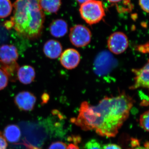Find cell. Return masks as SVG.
I'll list each match as a JSON object with an SVG mask.
<instances>
[{
	"mask_svg": "<svg viewBox=\"0 0 149 149\" xmlns=\"http://www.w3.org/2000/svg\"><path fill=\"white\" fill-rule=\"evenodd\" d=\"M128 37L122 32H115L110 35L108 39L109 49L115 54H120L124 52L128 48Z\"/></svg>",
	"mask_w": 149,
	"mask_h": 149,
	"instance_id": "cell-6",
	"label": "cell"
},
{
	"mask_svg": "<svg viewBox=\"0 0 149 149\" xmlns=\"http://www.w3.org/2000/svg\"><path fill=\"white\" fill-rule=\"evenodd\" d=\"M67 149H79L78 146L73 144H70L67 147Z\"/></svg>",
	"mask_w": 149,
	"mask_h": 149,
	"instance_id": "cell-24",
	"label": "cell"
},
{
	"mask_svg": "<svg viewBox=\"0 0 149 149\" xmlns=\"http://www.w3.org/2000/svg\"><path fill=\"white\" fill-rule=\"evenodd\" d=\"M48 149H67V146L63 142L57 141L51 144Z\"/></svg>",
	"mask_w": 149,
	"mask_h": 149,
	"instance_id": "cell-20",
	"label": "cell"
},
{
	"mask_svg": "<svg viewBox=\"0 0 149 149\" xmlns=\"http://www.w3.org/2000/svg\"><path fill=\"white\" fill-rule=\"evenodd\" d=\"M36 73L35 69L30 65L19 67L17 70V78L20 83L25 85L30 84L35 80Z\"/></svg>",
	"mask_w": 149,
	"mask_h": 149,
	"instance_id": "cell-12",
	"label": "cell"
},
{
	"mask_svg": "<svg viewBox=\"0 0 149 149\" xmlns=\"http://www.w3.org/2000/svg\"><path fill=\"white\" fill-rule=\"evenodd\" d=\"M139 3L143 10L149 13V0H139Z\"/></svg>",
	"mask_w": 149,
	"mask_h": 149,
	"instance_id": "cell-21",
	"label": "cell"
},
{
	"mask_svg": "<svg viewBox=\"0 0 149 149\" xmlns=\"http://www.w3.org/2000/svg\"><path fill=\"white\" fill-rule=\"evenodd\" d=\"M51 35L56 38H60L66 35L68 31V25L62 19H56L51 22L49 26Z\"/></svg>",
	"mask_w": 149,
	"mask_h": 149,
	"instance_id": "cell-13",
	"label": "cell"
},
{
	"mask_svg": "<svg viewBox=\"0 0 149 149\" xmlns=\"http://www.w3.org/2000/svg\"><path fill=\"white\" fill-rule=\"evenodd\" d=\"M116 65V61L111 54L104 51L99 54L94 62V70L100 75L106 74Z\"/></svg>",
	"mask_w": 149,
	"mask_h": 149,
	"instance_id": "cell-5",
	"label": "cell"
},
{
	"mask_svg": "<svg viewBox=\"0 0 149 149\" xmlns=\"http://www.w3.org/2000/svg\"><path fill=\"white\" fill-rule=\"evenodd\" d=\"M17 49L13 45H5L0 47L1 65H8L17 62L18 58Z\"/></svg>",
	"mask_w": 149,
	"mask_h": 149,
	"instance_id": "cell-10",
	"label": "cell"
},
{
	"mask_svg": "<svg viewBox=\"0 0 149 149\" xmlns=\"http://www.w3.org/2000/svg\"><path fill=\"white\" fill-rule=\"evenodd\" d=\"M103 149H121L119 146L113 144H108L104 145Z\"/></svg>",
	"mask_w": 149,
	"mask_h": 149,
	"instance_id": "cell-23",
	"label": "cell"
},
{
	"mask_svg": "<svg viewBox=\"0 0 149 149\" xmlns=\"http://www.w3.org/2000/svg\"><path fill=\"white\" fill-rule=\"evenodd\" d=\"M80 55L79 52L72 48L67 49L62 53L60 61L63 67L68 70L74 69L80 63Z\"/></svg>",
	"mask_w": 149,
	"mask_h": 149,
	"instance_id": "cell-8",
	"label": "cell"
},
{
	"mask_svg": "<svg viewBox=\"0 0 149 149\" xmlns=\"http://www.w3.org/2000/svg\"><path fill=\"white\" fill-rule=\"evenodd\" d=\"M69 38L73 45L77 47H83L91 42L92 33L88 27L77 24L70 29Z\"/></svg>",
	"mask_w": 149,
	"mask_h": 149,
	"instance_id": "cell-4",
	"label": "cell"
},
{
	"mask_svg": "<svg viewBox=\"0 0 149 149\" xmlns=\"http://www.w3.org/2000/svg\"><path fill=\"white\" fill-rule=\"evenodd\" d=\"M107 1H108L110 2L115 3L119 2L121 1L122 0H107Z\"/></svg>",
	"mask_w": 149,
	"mask_h": 149,
	"instance_id": "cell-26",
	"label": "cell"
},
{
	"mask_svg": "<svg viewBox=\"0 0 149 149\" xmlns=\"http://www.w3.org/2000/svg\"><path fill=\"white\" fill-rule=\"evenodd\" d=\"M79 11L81 17L90 25L98 23L105 15L102 3L98 0H91L82 4Z\"/></svg>",
	"mask_w": 149,
	"mask_h": 149,
	"instance_id": "cell-3",
	"label": "cell"
},
{
	"mask_svg": "<svg viewBox=\"0 0 149 149\" xmlns=\"http://www.w3.org/2000/svg\"><path fill=\"white\" fill-rule=\"evenodd\" d=\"M140 125L144 130L149 132V110L141 115L140 118Z\"/></svg>",
	"mask_w": 149,
	"mask_h": 149,
	"instance_id": "cell-17",
	"label": "cell"
},
{
	"mask_svg": "<svg viewBox=\"0 0 149 149\" xmlns=\"http://www.w3.org/2000/svg\"><path fill=\"white\" fill-rule=\"evenodd\" d=\"M62 50V46L61 43L54 40H48L43 47L44 54L51 59L58 58L61 55Z\"/></svg>",
	"mask_w": 149,
	"mask_h": 149,
	"instance_id": "cell-11",
	"label": "cell"
},
{
	"mask_svg": "<svg viewBox=\"0 0 149 149\" xmlns=\"http://www.w3.org/2000/svg\"><path fill=\"white\" fill-rule=\"evenodd\" d=\"M147 149L146 148H144L143 147H137V148H135L134 149Z\"/></svg>",
	"mask_w": 149,
	"mask_h": 149,
	"instance_id": "cell-27",
	"label": "cell"
},
{
	"mask_svg": "<svg viewBox=\"0 0 149 149\" xmlns=\"http://www.w3.org/2000/svg\"><path fill=\"white\" fill-rule=\"evenodd\" d=\"M85 149H103V148L97 140L92 139L85 144Z\"/></svg>",
	"mask_w": 149,
	"mask_h": 149,
	"instance_id": "cell-19",
	"label": "cell"
},
{
	"mask_svg": "<svg viewBox=\"0 0 149 149\" xmlns=\"http://www.w3.org/2000/svg\"><path fill=\"white\" fill-rule=\"evenodd\" d=\"M9 78L6 72L0 69V91L4 89L7 86Z\"/></svg>",
	"mask_w": 149,
	"mask_h": 149,
	"instance_id": "cell-18",
	"label": "cell"
},
{
	"mask_svg": "<svg viewBox=\"0 0 149 149\" xmlns=\"http://www.w3.org/2000/svg\"><path fill=\"white\" fill-rule=\"evenodd\" d=\"M134 100L124 92L118 95L106 97L96 106L83 102L79 114L71 121L83 130H95L107 138L115 137L129 115Z\"/></svg>",
	"mask_w": 149,
	"mask_h": 149,
	"instance_id": "cell-1",
	"label": "cell"
},
{
	"mask_svg": "<svg viewBox=\"0 0 149 149\" xmlns=\"http://www.w3.org/2000/svg\"><path fill=\"white\" fill-rule=\"evenodd\" d=\"M43 11L48 13H55L58 11L61 5V0H40Z\"/></svg>",
	"mask_w": 149,
	"mask_h": 149,
	"instance_id": "cell-15",
	"label": "cell"
},
{
	"mask_svg": "<svg viewBox=\"0 0 149 149\" xmlns=\"http://www.w3.org/2000/svg\"><path fill=\"white\" fill-rule=\"evenodd\" d=\"M21 131L18 126L14 124L7 125L4 130L3 135L6 140L10 143H17L21 137Z\"/></svg>",
	"mask_w": 149,
	"mask_h": 149,
	"instance_id": "cell-14",
	"label": "cell"
},
{
	"mask_svg": "<svg viewBox=\"0 0 149 149\" xmlns=\"http://www.w3.org/2000/svg\"><path fill=\"white\" fill-rule=\"evenodd\" d=\"M8 144L1 132H0V149H6Z\"/></svg>",
	"mask_w": 149,
	"mask_h": 149,
	"instance_id": "cell-22",
	"label": "cell"
},
{
	"mask_svg": "<svg viewBox=\"0 0 149 149\" xmlns=\"http://www.w3.org/2000/svg\"><path fill=\"white\" fill-rule=\"evenodd\" d=\"M37 98L34 94L28 91L18 93L14 99L15 103L17 107L24 111H30L33 109Z\"/></svg>",
	"mask_w": 149,
	"mask_h": 149,
	"instance_id": "cell-7",
	"label": "cell"
},
{
	"mask_svg": "<svg viewBox=\"0 0 149 149\" xmlns=\"http://www.w3.org/2000/svg\"><path fill=\"white\" fill-rule=\"evenodd\" d=\"M13 7V16L7 24L26 39L33 40L40 37L45 21L40 0H16Z\"/></svg>",
	"mask_w": 149,
	"mask_h": 149,
	"instance_id": "cell-2",
	"label": "cell"
},
{
	"mask_svg": "<svg viewBox=\"0 0 149 149\" xmlns=\"http://www.w3.org/2000/svg\"><path fill=\"white\" fill-rule=\"evenodd\" d=\"M13 5L10 0H0V18H4L10 15Z\"/></svg>",
	"mask_w": 149,
	"mask_h": 149,
	"instance_id": "cell-16",
	"label": "cell"
},
{
	"mask_svg": "<svg viewBox=\"0 0 149 149\" xmlns=\"http://www.w3.org/2000/svg\"><path fill=\"white\" fill-rule=\"evenodd\" d=\"M76 1H77L79 3L82 4L87 2L89 1H91V0H76Z\"/></svg>",
	"mask_w": 149,
	"mask_h": 149,
	"instance_id": "cell-25",
	"label": "cell"
},
{
	"mask_svg": "<svg viewBox=\"0 0 149 149\" xmlns=\"http://www.w3.org/2000/svg\"><path fill=\"white\" fill-rule=\"evenodd\" d=\"M132 72L134 74V83L130 86V89L134 90L140 88H149V60L141 68L132 69Z\"/></svg>",
	"mask_w": 149,
	"mask_h": 149,
	"instance_id": "cell-9",
	"label": "cell"
}]
</instances>
